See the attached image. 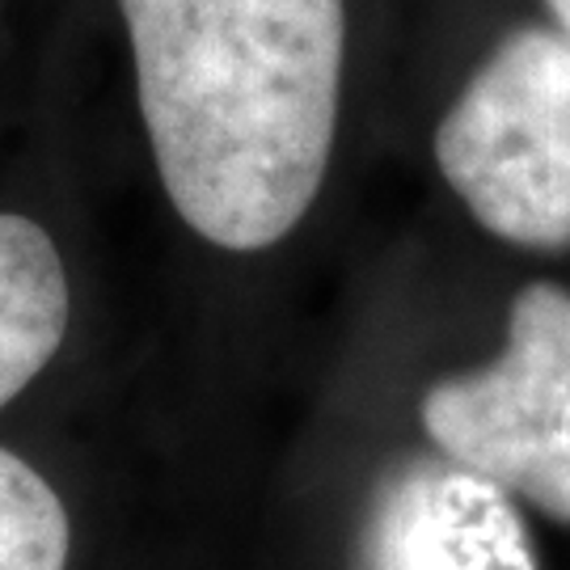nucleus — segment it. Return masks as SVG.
<instances>
[{"instance_id":"6","label":"nucleus","mask_w":570,"mask_h":570,"mask_svg":"<svg viewBox=\"0 0 570 570\" xmlns=\"http://www.w3.org/2000/svg\"><path fill=\"white\" fill-rule=\"evenodd\" d=\"M72 524L47 478L0 449V570H63Z\"/></svg>"},{"instance_id":"2","label":"nucleus","mask_w":570,"mask_h":570,"mask_svg":"<svg viewBox=\"0 0 570 570\" xmlns=\"http://www.w3.org/2000/svg\"><path fill=\"white\" fill-rule=\"evenodd\" d=\"M435 165L478 225L524 249H570V35L520 26L435 127Z\"/></svg>"},{"instance_id":"3","label":"nucleus","mask_w":570,"mask_h":570,"mask_svg":"<svg viewBox=\"0 0 570 570\" xmlns=\"http://www.w3.org/2000/svg\"><path fill=\"white\" fill-rule=\"evenodd\" d=\"M423 431L444 461L570 524V292L529 284L490 364L444 376L423 397Z\"/></svg>"},{"instance_id":"7","label":"nucleus","mask_w":570,"mask_h":570,"mask_svg":"<svg viewBox=\"0 0 570 570\" xmlns=\"http://www.w3.org/2000/svg\"><path fill=\"white\" fill-rule=\"evenodd\" d=\"M546 4H550L553 21H558V26H562V30L570 35V0H546Z\"/></svg>"},{"instance_id":"1","label":"nucleus","mask_w":570,"mask_h":570,"mask_svg":"<svg viewBox=\"0 0 570 570\" xmlns=\"http://www.w3.org/2000/svg\"><path fill=\"white\" fill-rule=\"evenodd\" d=\"M144 131L204 242H284L326 178L343 94V0H119Z\"/></svg>"},{"instance_id":"4","label":"nucleus","mask_w":570,"mask_h":570,"mask_svg":"<svg viewBox=\"0 0 570 570\" xmlns=\"http://www.w3.org/2000/svg\"><path fill=\"white\" fill-rule=\"evenodd\" d=\"M364 570H537L511 494L452 461L402 465L376 494Z\"/></svg>"},{"instance_id":"5","label":"nucleus","mask_w":570,"mask_h":570,"mask_svg":"<svg viewBox=\"0 0 570 570\" xmlns=\"http://www.w3.org/2000/svg\"><path fill=\"white\" fill-rule=\"evenodd\" d=\"M72 317L68 271L35 220L0 212V406L51 364Z\"/></svg>"}]
</instances>
